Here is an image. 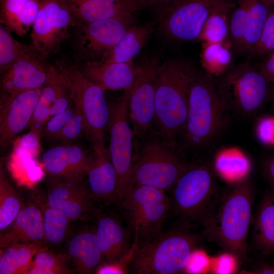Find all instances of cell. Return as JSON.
<instances>
[{
  "mask_svg": "<svg viewBox=\"0 0 274 274\" xmlns=\"http://www.w3.org/2000/svg\"><path fill=\"white\" fill-rule=\"evenodd\" d=\"M198 69L181 59H167L158 67L155 119L150 131L177 151L187 118L191 84Z\"/></svg>",
  "mask_w": 274,
  "mask_h": 274,
  "instance_id": "6da1fadb",
  "label": "cell"
},
{
  "mask_svg": "<svg viewBox=\"0 0 274 274\" xmlns=\"http://www.w3.org/2000/svg\"><path fill=\"white\" fill-rule=\"evenodd\" d=\"M254 187L249 177L230 184L222 194L203 235L239 262L247 256V237L253 217Z\"/></svg>",
  "mask_w": 274,
  "mask_h": 274,
  "instance_id": "7a4b0ae2",
  "label": "cell"
},
{
  "mask_svg": "<svg viewBox=\"0 0 274 274\" xmlns=\"http://www.w3.org/2000/svg\"><path fill=\"white\" fill-rule=\"evenodd\" d=\"M227 112L215 77L198 68L190 88L187 118L179 140L178 152H198L208 147L222 131Z\"/></svg>",
  "mask_w": 274,
  "mask_h": 274,
  "instance_id": "3957f363",
  "label": "cell"
},
{
  "mask_svg": "<svg viewBox=\"0 0 274 274\" xmlns=\"http://www.w3.org/2000/svg\"><path fill=\"white\" fill-rule=\"evenodd\" d=\"M171 211L181 226L202 227L208 223L221 198L214 169L210 163H188L171 189Z\"/></svg>",
  "mask_w": 274,
  "mask_h": 274,
  "instance_id": "277c9868",
  "label": "cell"
},
{
  "mask_svg": "<svg viewBox=\"0 0 274 274\" xmlns=\"http://www.w3.org/2000/svg\"><path fill=\"white\" fill-rule=\"evenodd\" d=\"M189 228L162 231L152 239L134 249L128 268L136 274H175L188 264L200 237Z\"/></svg>",
  "mask_w": 274,
  "mask_h": 274,
  "instance_id": "5b68a950",
  "label": "cell"
},
{
  "mask_svg": "<svg viewBox=\"0 0 274 274\" xmlns=\"http://www.w3.org/2000/svg\"><path fill=\"white\" fill-rule=\"evenodd\" d=\"M55 66L75 107L84 119L86 136L92 142L94 152L106 151L105 132L109 124L110 110L105 90L87 79L76 63L62 58L55 61Z\"/></svg>",
  "mask_w": 274,
  "mask_h": 274,
  "instance_id": "8992f818",
  "label": "cell"
},
{
  "mask_svg": "<svg viewBox=\"0 0 274 274\" xmlns=\"http://www.w3.org/2000/svg\"><path fill=\"white\" fill-rule=\"evenodd\" d=\"M136 141L134 142L132 187L143 185L171 190L188 163L152 131Z\"/></svg>",
  "mask_w": 274,
  "mask_h": 274,
  "instance_id": "52a82bcc",
  "label": "cell"
},
{
  "mask_svg": "<svg viewBox=\"0 0 274 274\" xmlns=\"http://www.w3.org/2000/svg\"><path fill=\"white\" fill-rule=\"evenodd\" d=\"M217 89L226 110L243 118L254 115L269 93V83L251 62L230 66L215 77Z\"/></svg>",
  "mask_w": 274,
  "mask_h": 274,
  "instance_id": "ba28073f",
  "label": "cell"
},
{
  "mask_svg": "<svg viewBox=\"0 0 274 274\" xmlns=\"http://www.w3.org/2000/svg\"><path fill=\"white\" fill-rule=\"evenodd\" d=\"M134 233V245L139 246L162 231L170 213V197L165 190L147 185H134L120 201Z\"/></svg>",
  "mask_w": 274,
  "mask_h": 274,
  "instance_id": "9c48e42d",
  "label": "cell"
},
{
  "mask_svg": "<svg viewBox=\"0 0 274 274\" xmlns=\"http://www.w3.org/2000/svg\"><path fill=\"white\" fill-rule=\"evenodd\" d=\"M134 22V13L125 12L74 27L72 46L77 62L99 61L124 38Z\"/></svg>",
  "mask_w": 274,
  "mask_h": 274,
  "instance_id": "30bf717a",
  "label": "cell"
},
{
  "mask_svg": "<svg viewBox=\"0 0 274 274\" xmlns=\"http://www.w3.org/2000/svg\"><path fill=\"white\" fill-rule=\"evenodd\" d=\"M130 89L125 90L124 93L110 107L109 152L117 175V192L119 201L132 187L134 134L128 122Z\"/></svg>",
  "mask_w": 274,
  "mask_h": 274,
  "instance_id": "8fae6325",
  "label": "cell"
},
{
  "mask_svg": "<svg viewBox=\"0 0 274 274\" xmlns=\"http://www.w3.org/2000/svg\"><path fill=\"white\" fill-rule=\"evenodd\" d=\"M76 26L65 0H40L30 35L31 45L46 59L59 51Z\"/></svg>",
  "mask_w": 274,
  "mask_h": 274,
  "instance_id": "7c38bea8",
  "label": "cell"
},
{
  "mask_svg": "<svg viewBox=\"0 0 274 274\" xmlns=\"http://www.w3.org/2000/svg\"><path fill=\"white\" fill-rule=\"evenodd\" d=\"M158 59L152 57L135 67V76L128 95L129 117L134 138L141 140L152 130L155 115Z\"/></svg>",
  "mask_w": 274,
  "mask_h": 274,
  "instance_id": "4fadbf2b",
  "label": "cell"
},
{
  "mask_svg": "<svg viewBox=\"0 0 274 274\" xmlns=\"http://www.w3.org/2000/svg\"><path fill=\"white\" fill-rule=\"evenodd\" d=\"M223 0H179L161 13L158 29L174 41L198 39L214 8Z\"/></svg>",
  "mask_w": 274,
  "mask_h": 274,
  "instance_id": "5bb4252c",
  "label": "cell"
},
{
  "mask_svg": "<svg viewBox=\"0 0 274 274\" xmlns=\"http://www.w3.org/2000/svg\"><path fill=\"white\" fill-rule=\"evenodd\" d=\"M46 203L70 221L88 220L100 212L88 185L83 180L51 177Z\"/></svg>",
  "mask_w": 274,
  "mask_h": 274,
  "instance_id": "9a60e30c",
  "label": "cell"
},
{
  "mask_svg": "<svg viewBox=\"0 0 274 274\" xmlns=\"http://www.w3.org/2000/svg\"><path fill=\"white\" fill-rule=\"evenodd\" d=\"M36 50L19 57L1 74V96L4 102L22 91L42 87L48 76L49 64Z\"/></svg>",
  "mask_w": 274,
  "mask_h": 274,
  "instance_id": "2e32d148",
  "label": "cell"
},
{
  "mask_svg": "<svg viewBox=\"0 0 274 274\" xmlns=\"http://www.w3.org/2000/svg\"><path fill=\"white\" fill-rule=\"evenodd\" d=\"M42 87L17 93L3 102L0 121V145L8 146L29 124Z\"/></svg>",
  "mask_w": 274,
  "mask_h": 274,
  "instance_id": "e0dca14e",
  "label": "cell"
},
{
  "mask_svg": "<svg viewBox=\"0 0 274 274\" xmlns=\"http://www.w3.org/2000/svg\"><path fill=\"white\" fill-rule=\"evenodd\" d=\"M92 158L76 145L56 146L45 151L42 162L50 177L83 180L87 173Z\"/></svg>",
  "mask_w": 274,
  "mask_h": 274,
  "instance_id": "ac0fdd59",
  "label": "cell"
},
{
  "mask_svg": "<svg viewBox=\"0 0 274 274\" xmlns=\"http://www.w3.org/2000/svg\"><path fill=\"white\" fill-rule=\"evenodd\" d=\"M96 218L94 231L102 257L109 262L120 260L132 249L128 231L115 216L99 212Z\"/></svg>",
  "mask_w": 274,
  "mask_h": 274,
  "instance_id": "d6986e66",
  "label": "cell"
},
{
  "mask_svg": "<svg viewBox=\"0 0 274 274\" xmlns=\"http://www.w3.org/2000/svg\"><path fill=\"white\" fill-rule=\"evenodd\" d=\"M80 64L77 65L81 73L105 90H128L135 79V68L131 63L96 61Z\"/></svg>",
  "mask_w": 274,
  "mask_h": 274,
  "instance_id": "ffe728a7",
  "label": "cell"
},
{
  "mask_svg": "<svg viewBox=\"0 0 274 274\" xmlns=\"http://www.w3.org/2000/svg\"><path fill=\"white\" fill-rule=\"evenodd\" d=\"M76 26L110 18L122 13H135L143 8L136 0H65Z\"/></svg>",
  "mask_w": 274,
  "mask_h": 274,
  "instance_id": "44dd1931",
  "label": "cell"
},
{
  "mask_svg": "<svg viewBox=\"0 0 274 274\" xmlns=\"http://www.w3.org/2000/svg\"><path fill=\"white\" fill-rule=\"evenodd\" d=\"M88 186L98 202L108 204L118 200L117 178L109 152H94L88 173Z\"/></svg>",
  "mask_w": 274,
  "mask_h": 274,
  "instance_id": "7402d4cb",
  "label": "cell"
},
{
  "mask_svg": "<svg viewBox=\"0 0 274 274\" xmlns=\"http://www.w3.org/2000/svg\"><path fill=\"white\" fill-rule=\"evenodd\" d=\"M45 242L40 208L29 203L19 212L10 229L1 236V247L14 243Z\"/></svg>",
  "mask_w": 274,
  "mask_h": 274,
  "instance_id": "603a6c76",
  "label": "cell"
},
{
  "mask_svg": "<svg viewBox=\"0 0 274 274\" xmlns=\"http://www.w3.org/2000/svg\"><path fill=\"white\" fill-rule=\"evenodd\" d=\"M251 224L254 248L264 255H274V194L271 191L263 195Z\"/></svg>",
  "mask_w": 274,
  "mask_h": 274,
  "instance_id": "cb8c5ba5",
  "label": "cell"
},
{
  "mask_svg": "<svg viewBox=\"0 0 274 274\" xmlns=\"http://www.w3.org/2000/svg\"><path fill=\"white\" fill-rule=\"evenodd\" d=\"M67 258L73 263L80 273H91L99 265L102 258L95 231L82 230L73 236L67 247Z\"/></svg>",
  "mask_w": 274,
  "mask_h": 274,
  "instance_id": "d4e9b609",
  "label": "cell"
},
{
  "mask_svg": "<svg viewBox=\"0 0 274 274\" xmlns=\"http://www.w3.org/2000/svg\"><path fill=\"white\" fill-rule=\"evenodd\" d=\"M151 24L130 26L124 38L97 62L131 63L145 46L153 32Z\"/></svg>",
  "mask_w": 274,
  "mask_h": 274,
  "instance_id": "484cf974",
  "label": "cell"
},
{
  "mask_svg": "<svg viewBox=\"0 0 274 274\" xmlns=\"http://www.w3.org/2000/svg\"><path fill=\"white\" fill-rule=\"evenodd\" d=\"M62 84L59 72L55 65L49 64L48 79L29 124L30 131L40 135L42 127L50 118V111Z\"/></svg>",
  "mask_w": 274,
  "mask_h": 274,
  "instance_id": "4316f807",
  "label": "cell"
},
{
  "mask_svg": "<svg viewBox=\"0 0 274 274\" xmlns=\"http://www.w3.org/2000/svg\"><path fill=\"white\" fill-rule=\"evenodd\" d=\"M44 247L39 243H14L1 255L0 274H27L36 254Z\"/></svg>",
  "mask_w": 274,
  "mask_h": 274,
  "instance_id": "83f0119b",
  "label": "cell"
},
{
  "mask_svg": "<svg viewBox=\"0 0 274 274\" xmlns=\"http://www.w3.org/2000/svg\"><path fill=\"white\" fill-rule=\"evenodd\" d=\"M235 4L223 0L213 10L206 20L198 39L208 43H224L229 39V20Z\"/></svg>",
  "mask_w": 274,
  "mask_h": 274,
  "instance_id": "f1b7e54d",
  "label": "cell"
},
{
  "mask_svg": "<svg viewBox=\"0 0 274 274\" xmlns=\"http://www.w3.org/2000/svg\"><path fill=\"white\" fill-rule=\"evenodd\" d=\"M266 0H250L245 32L240 53L251 54L272 11Z\"/></svg>",
  "mask_w": 274,
  "mask_h": 274,
  "instance_id": "f546056e",
  "label": "cell"
},
{
  "mask_svg": "<svg viewBox=\"0 0 274 274\" xmlns=\"http://www.w3.org/2000/svg\"><path fill=\"white\" fill-rule=\"evenodd\" d=\"M215 168L224 180L232 184L248 177L251 164L243 153L234 150H225L217 155Z\"/></svg>",
  "mask_w": 274,
  "mask_h": 274,
  "instance_id": "4dcf8cb0",
  "label": "cell"
},
{
  "mask_svg": "<svg viewBox=\"0 0 274 274\" xmlns=\"http://www.w3.org/2000/svg\"><path fill=\"white\" fill-rule=\"evenodd\" d=\"M200 57L202 69L214 77H217L230 67L232 54L226 42H203Z\"/></svg>",
  "mask_w": 274,
  "mask_h": 274,
  "instance_id": "1f68e13d",
  "label": "cell"
},
{
  "mask_svg": "<svg viewBox=\"0 0 274 274\" xmlns=\"http://www.w3.org/2000/svg\"><path fill=\"white\" fill-rule=\"evenodd\" d=\"M25 207L17 191L10 183L1 168L0 230L7 228Z\"/></svg>",
  "mask_w": 274,
  "mask_h": 274,
  "instance_id": "d6a6232c",
  "label": "cell"
},
{
  "mask_svg": "<svg viewBox=\"0 0 274 274\" xmlns=\"http://www.w3.org/2000/svg\"><path fill=\"white\" fill-rule=\"evenodd\" d=\"M67 257L42 248L35 256L27 274H70L73 271L67 265Z\"/></svg>",
  "mask_w": 274,
  "mask_h": 274,
  "instance_id": "836d02e7",
  "label": "cell"
},
{
  "mask_svg": "<svg viewBox=\"0 0 274 274\" xmlns=\"http://www.w3.org/2000/svg\"><path fill=\"white\" fill-rule=\"evenodd\" d=\"M42 213L45 243L56 245L64 239L70 221L47 203L40 206Z\"/></svg>",
  "mask_w": 274,
  "mask_h": 274,
  "instance_id": "e575fe53",
  "label": "cell"
},
{
  "mask_svg": "<svg viewBox=\"0 0 274 274\" xmlns=\"http://www.w3.org/2000/svg\"><path fill=\"white\" fill-rule=\"evenodd\" d=\"M12 31L0 24V72L4 73L22 55L36 50L31 45H27L15 39Z\"/></svg>",
  "mask_w": 274,
  "mask_h": 274,
  "instance_id": "d590c367",
  "label": "cell"
},
{
  "mask_svg": "<svg viewBox=\"0 0 274 274\" xmlns=\"http://www.w3.org/2000/svg\"><path fill=\"white\" fill-rule=\"evenodd\" d=\"M250 0H237L229 20L230 42L233 49L240 53L245 32Z\"/></svg>",
  "mask_w": 274,
  "mask_h": 274,
  "instance_id": "8d00e7d4",
  "label": "cell"
},
{
  "mask_svg": "<svg viewBox=\"0 0 274 274\" xmlns=\"http://www.w3.org/2000/svg\"><path fill=\"white\" fill-rule=\"evenodd\" d=\"M40 0H29L17 15L12 32L23 37L32 27L40 7Z\"/></svg>",
  "mask_w": 274,
  "mask_h": 274,
  "instance_id": "74e56055",
  "label": "cell"
},
{
  "mask_svg": "<svg viewBox=\"0 0 274 274\" xmlns=\"http://www.w3.org/2000/svg\"><path fill=\"white\" fill-rule=\"evenodd\" d=\"M273 52H274V11L270 12L260 37L253 47L250 55L264 57Z\"/></svg>",
  "mask_w": 274,
  "mask_h": 274,
  "instance_id": "f35d334b",
  "label": "cell"
},
{
  "mask_svg": "<svg viewBox=\"0 0 274 274\" xmlns=\"http://www.w3.org/2000/svg\"><path fill=\"white\" fill-rule=\"evenodd\" d=\"M75 108V114L61 131L58 140L68 145L85 135L86 129L84 119L80 111Z\"/></svg>",
  "mask_w": 274,
  "mask_h": 274,
  "instance_id": "ab89813d",
  "label": "cell"
},
{
  "mask_svg": "<svg viewBox=\"0 0 274 274\" xmlns=\"http://www.w3.org/2000/svg\"><path fill=\"white\" fill-rule=\"evenodd\" d=\"M29 0H0L1 24L11 31L17 15Z\"/></svg>",
  "mask_w": 274,
  "mask_h": 274,
  "instance_id": "60d3db41",
  "label": "cell"
},
{
  "mask_svg": "<svg viewBox=\"0 0 274 274\" xmlns=\"http://www.w3.org/2000/svg\"><path fill=\"white\" fill-rule=\"evenodd\" d=\"M75 111V106L74 108L70 106L64 111L52 116L45 126V135L51 139L58 140L61 131L73 117Z\"/></svg>",
  "mask_w": 274,
  "mask_h": 274,
  "instance_id": "b9f144b4",
  "label": "cell"
},
{
  "mask_svg": "<svg viewBox=\"0 0 274 274\" xmlns=\"http://www.w3.org/2000/svg\"><path fill=\"white\" fill-rule=\"evenodd\" d=\"M72 102L68 90L62 83L58 95L51 108L50 118L64 111L71 106Z\"/></svg>",
  "mask_w": 274,
  "mask_h": 274,
  "instance_id": "7bdbcfd3",
  "label": "cell"
},
{
  "mask_svg": "<svg viewBox=\"0 0 274 274\" xmlns=\"http://www.w3.org/2000/svg\"><path fill=\"white\" fill-rule=\"evenodd\" d=\"M259 136L267 144H274V119L266 118L263 119L259 126Z\"/></svg>",
  "mask_w": 274,
  "mask_h": 274,
  "instance_id": "ee69618b",
  "label": "cell"
},
{
  "mask_svg": "<svg viewBox=\"0 0 274 274\" xmlns=\"http://www.w3.org/2000/svg\"><path fill=\"white\" fill-rule=\"evenodd\" d=\"M257 68L269 82H274V52L264 57Z\"/></svg>",
  "mask_w": 274,
  "mask_h": 274,
  "instance_id": "f6af8a7d",
  "label": "cell"
},
{
  "mask_svg": "<svg viewBox=\"0 0 274 274\" xmlns=\"http://www.w3.org/2000/svg\"><path fill=\"white\" fill-rule=\"evenodd\" d=\"M263 175L274 194V155L266 158L262 165Z\"/></svg>",
  "mask_w": 274,
  "mask_h": 274,
  "instance_id": "bcb514c9",
  "label": "cell"
},
{
  "mask_svg": "<svg viewBox=\"0 0 274 274\" xmlns=\"http://www.w3.org/2000/svg\"><path fill=\"white\" fill-rule=\"evenodd\" d=\"M143 8L149 7L156 9L162 13L179 0H136Z\"/></svg>",
  "mask_w": 274,
  "mask_h": 274,
  "instance_id": "7dc6e473",
  "label": "cell"
},
{
  "mask_svg": "<svg viewBox=\"0 0 274 274\" xmlns=\"http://www.w3.org/2000/svg\"><path fill=\"white\" fill-rule=\"evenodd\" d=\"M251 274H274V264L263 263L259 264L251 270L245 271Z\"/></svg>",
  "mask_w": 274,
  "mask_h": 274,
  "instance_id": "c3c4849f",
  "label": "cell"
},
{
  "mask_svg": "<svg viewBox=\"0 0 274 274\" xmlns=\"http://www.w3.org/2000/svg\"><path fill=\"white\" fill-rule=\"evenodd\" d=\"M266 1L271 5H273L274 6V0H266Z\"/></svg>",
  "mask_w": 274,
  "mask_h": 274,
  "instance_id": "681fc988",
  "label": "cell"
}]
</instances>
